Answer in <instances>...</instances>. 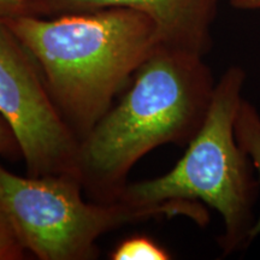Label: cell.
<instances>
[{
	"mask_svg": "<svg viewBox=\"0 0 260 260\" xmlns=\"http://www.w3.org/2000/svg\"><path fill=\"white\" fill-rule=\"evenodd\" d=\"M81 181L69 175L19 176L0 164V204L24 249L40 260H92L105 234L162 211L117 200H84Z\"/></svg>",
	"mask_w": 260,
	"mask_h": 260,
	"instance_id": "277c9868",
	"label": "cell"
},
{
	"mask_svg": "<svg viewBox=\"0 0 260 260\" xmlns=\"http://www.w3.org/2000/svg\"><path fill=\"white\" fill-rule=\"evenodd\" d=\"M28 15V0H0V21Z\"/></svg>",
	"mask_w": 260,
	"mask_h": 260,
	"instance_id": "8fae6325",
	"label": "cell"
},
{
	"mask_svg": "<svg viewBox=\"0 0 260 260\" xmlns=\"http://www.w3.org/2000/svg\"><path fill=\"white\" fill-rule=\"evenodd\" d=\"M204 57L158 46L129 89L80 142L79 178L89 200L121 199L134 165L162 145L187 146L216 87Z\"/></svg>",
	"mask_w": 260,
	"mask_h": 260,
	"instance_id": "7a4b0ae2",
	"label": "cell"
},
{
	"mask_svg": "<svg viewBox=\"0 0 260 260\" xmlns=\"http://www.w3.org/2000/svg\"><path fill=\"white\" fill-rule=\"evenodd\" d=\"M0 157L11 159V160H17L22 158L17 139L2 115H0Z\"/></svg>",
	"mask_w": 260,
	"mask_h": 260,
	"instance_id": "30bf717a",
	"label": "cell"
},
{
	"mask_svg": "<svg viewBox=\"0 0 260 260\" xmlns=\"http://www.w3.org/2000/svg\"><path fill=\"white\" fill-rule=\"evenodd\" d=\"M23 45L61 118L81 142L159 46L144 12L107 8L5 22Z\"/></svg>",
	"mask_w": 260,
	"mask_h": 260,
	"instance_id": "6da1fadb",
	"label": "cell"
},
{
	"mask_svg": "<svg viewBox=\"0 0 260 260\" xmlns=\"http://www.w3.org/2000/svg\"><path fill=\"white\" fill-rule=\"evenodd\" d=\"M230 5L243 11H260V0H230Z\"/></svg>",
	"mask_w": 260,
	"mask_h": 260,
	"instance_id": "7c38bea8",
	"label": "cell"
},
{
	"mask_svg": "<svg viewBox=\"0 0 260 260\" xmlns=\"http://www.w3.org/2000/svg\"><path fill=\"white\" fill-rule=\"evenodd\" d=\"M246 73L239 65L217 81L204 124L174 168L161 176L126 184L121 199L155 207L165 217H187L205 225L204 205L217 211L224 232L218 239L223 255L251 245L259 182L235 134Z\"/></svg>",
	"mask_w": 260,
	"mask_h": 260,
	"instance_id": "3957f363",
	"label": "cell"
},
{
	"mask_svg": "<svg viewBox=\"0 0 260 260\" xmlns=\"http://www.w3.org/2000/svg\"><path fill=\"white\" fill-rule=\"evenodd\" d=\"M235 134L237 142L248 155L260 186V112L256 107L243 99L236 117ZM260 236V213L252 229V240Z\"/></svg>",
	"mask_w": 260,
	"mask_h": 260,
	"instance_id": "52a82bcc",
	"label": "cell"
},
{
	"mask_svg": "<svg viewBox=\"0 0 260 260\" xmlns=\"http://www.w3.org/2000/svg\"><path fill=\"white\" fill-rule=\"evenodd\" d=\"M220 0H28V15L40 17L128 8L144 12L157 27L159 46L205 57Z\"/></svg>",
	"mask_w": 260,
	"mask_h": 260,
	"instance_id": "8992f818",
	"label": "cell"
},
{
	"mask_svg": "<svg viewBox=\"0 0 260 260\" xmlns=\"http://www.w3.org/2000/svg\"><path fill=\"white\" fill-rule=\"evenodd\" d=\"M27 254L0 204V260H22Z\"/></svg>",
	"mask_w": 260,
	"mask_h": 260,
	"instance_id": "9c48e42d",
	"label": "cell"
},
{
	"mask_svg": "<svg viewBox=\"0 0 260 260\" xmlns=\"http://www.w3.org/2000/svg\"><path fill=\"white\" fill-rule=\"evenodd\" d=\"M0 115L17 139L27 175L79 178L80 141L61 118L23 45L2 21Z\"/></svg>",
	"mask_w": 260,
	"mask_h": 260,
	"instance_id": "5b68a950",
	"label": "cell"
},
{
	"mask_svg": "<svg viewBox=\"0 0 260 260\" xmlns=\"http://www.w3.org/2000/svg\"><path fill=\"white\" fill-rule=\"evenodd\" d=\"M112 260H169L171 259L164 247L151 237L135 235L125 239L110 253Z\"/></svg>",
	"mask_w": 260,
	"mask_h": 260,
	"instance_id": "ba28073f",
	"label": "cell"
}]
</instances>
